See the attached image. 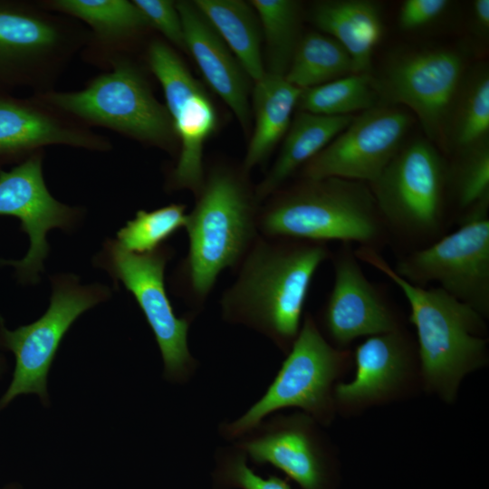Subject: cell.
<instances>
[{
	"label": "cell",
	"mask_w": 489,
	"mask_h": 489,
	"mask_svg": "<svg viewBox=\"0 0 489 489\" xmlns=\"http://www.w3.org/2000/svg\"><path fill=\"white\" fill-rule=\"evenodd\" d=\"M37 3L50 12L82 21L91 28L82 54L97 65L109 67L113 60L125 56L128 45L151 28L133 1L40 0Z\"/></svg>",
	"instance_id": "cell-21"
},
{
	"label": "cell",
	"mask_w": 489,
	"mask_h": 489,
	"mask_svg": "<svg viewBox=\"0 0 489 489\" xmlns=\"http://www.w3.org/2000/svg\"><path fill=\"white\" fill-rule=\"evenodd\" d=\"M188 51L211 89L247 129L250 120L248 76L217 32L194 2L177 1Z\"/></svg>",
	"instance_id": "cell-20"
},
{
	"label": "cell",
	"mask_w": 489,
	"mask_h": 489,
	"mask_svg": "<svg viewBox=\"0 0 489 489\" xmlns=\"http://www.w3.org/2000/svg\"><path fill=\"white\" fill-rule=\"evenodd\" d=\"M2 489H20V485L17 484H9L3 487Z\"/></svg>",
	"instance_id": "cell-37"
},
{
	"label": "cell",
	"mask_w": 489,
	"mask_h": 489,
	"mask_svg": "<svg viewBox=\"0 0 489 489\" xmlns=\"http://www.w3.org/2000/svg\"><path fill=\"white\" fill-rule=\"evenodd\" d=\"M286 355L264 394L238 418L219 425L222 437L234 442L273 413L289 408H300L320 425L332 421L333 383L346 370L350 352L331 345L306 313Z\"/></svg>",
	"instance_id": "cell-8"
},
{
	"label": "cell",
	"mask_w": 489,
	"mask_h": 489,
	"mask_svg": "<svg viewBox=\"0 0 489 489\" xmlns=\"http://www.w3.org/2000/svg\"><path fill=\"white\" fill-rule=\"evenodd\" d=\"M458 224L456 230L432 244L403 253L392 269L414 285L438 283L485 318L489 315L488 212Z\"/></svg>",
	"instance_id": "cell-11"
},
{
	"label": "cell",
	"mask_w": 489,
	"mask_h": 489,
	"mask_svg": "<svg viewBox=\"0 0 489 489\" xmlns=\"http://www.w3.org/2000/svg\"><path fill=\"white\" fill-rule=\"evenodd\" d=\"M379 95L368 73H351L327 83L302 90L299 111L323 116H347L378 106Z\"/></svg>",
	"instance_id": "cell-27"
},
{
	"label": "cell",
	"mask_w": 489,
	"mask_h": 489,
	"mask_svg": "<svg viewBox=\"0 0 489 489\" xmlns=\"http://www.w3.org/2000/svg\"><path fill=\"white\" fill-rule=\"evenodd\" d=\"M353 118L354 115L323 116L298 111L273 165L254 190L257 200L261 203L279 190L299 168L345 129Z\"/></svg>",
	"instance_id": "cell-23"
},
{
	"label": "cell",
	"mask_w": 489,
	"mask_h": 489,
	"mask_svg": "<svg viewBox=\"0 0 489 489\" xmlns=\"http://www.w3.org/2000/svg\"><path fill=\"white\" fill-rule=\"evenodd\" d=\"M246 455L232 444L218 447L214 455L212 486L214 489H293L286 479L256 474Z\"/></svg>",
	"instance_id": "cell-32"
},
{
	"label": "cell",
	"mask_w": 489,
	"mask_h": 489,
	"mask_svg": "<svg viewBox=\"0 0 489 489\" xmlns=\"http://www.w3.org/2000/svg\"><path fill=\"white\" fill-rule=\"evenodd\" d=\"M43 154L37 152L9 171L0 170V216L18 218L30 239L23 259L1 262L15 267L20 278L30 283L38 281L43 270L47 233L56 227L72 229L82 215L81 209L59 202L49 192L43 175Z\"/></svg>",
	"instance_id": "cell-16"
},
{
	"label": "cell",
	"mask_w": 489,
	"mask_h": 489,
	"mask_svg": "<svg viewBox=\"0 0 489 489\" xmlns=\"http://www.w3.org/2000/svg\"><path fill=\"white\" fill-rule=\"evenodd\" d=\"M147 18L151 28L157 29L173 45L186 51L182 21L170 0H133Z\"/></svg>",
	"instance_id": "cell-33"
},
{
	"label": "cell",
	"mask_w": 489,
	"mask_h": 489,
	"mask_svg": "<svg viewBox=\"0 0 489 489\" xmlns=\"http://www.w3.org/2000/svg\"><path fill=\"white\" fill-rule=\"evenodd\" d=\"M359 261L386 275L403 292L409 321L417 336V358L424 383L443 400L452 402L464 377L487 361L484 317L439 287L414 285L399 275L379 251L358 247Z\"/></svg>",
	"instance_id": "cell-3"
},
{
	"label": "cell",
	"mask_w": 489,
	"mask_h": 489,
	"mask_svg": "<svg viewBox=\"0 0 489 489\" xmlns=\"http://www.w3.org/2000/svg\"><path fill=\"white\" fill-rule=\"evenodd\" d=\"M332 262L334 283L321 321L335 347L402 329L390 303L364 274L351 244H342Z\"/></svg>",
	"instance_id": "cell-17"
},
{
	"label": "cell",
	"mask_w": 489,
	"mask_h": 489,
	"mask_svg": "<svg viewBox=\"0 0 489 489\" xmlns=\"http://www.w3.org/2000/svg\"><path fill=\"white\" fill-rule=\"evenodd\" d=\"M242 174L226 167L214 168L196 195L185 228L189 246L175 273L179 295L197 315L219 274L238 268L260 233V202Z\"/></svg>",
	"instance_id": "cell-2"
},
{
	"label": "cell",
	"mask_w": 489,
	"mask_h": 489,
	"mask_svg": "<svg viewBox=\"0 0 489 489\" xmlns=\"http://www.w3.org/2000/svg\"><path fill=\"white\" fill-rule=\"evenodd\" d=\"M475 24L479 32L484 34L489 30V1L475 0L473 4Z\"/></svg>",
	"instance_id": "cell-35"
},
{
	"label": "cell",
	"mask_w": 489,
	"mask_h": 489,
	"mask_svg": "<svg viewBox=\"0 0 489 489\" xmlns=\"http://www.w3.org/2000/svg\"><path fill=\"white\" fill-rule=\"evenodd\" d=\"M269 197L258 215V230L263 236L356 243L359 247L377 251L390 243L367 183L340 177L303 178Z\"/></svg>",
	"instance_id": "cell-4"
},
{
	"label": "cell",
	"mask_w": 489,
	"mask_h": 489,
	"mask_svg": "<svg viewBox=\"0 0 489 489\" xmlns=\"http://www.w3.org/2000/svg\"><path fill=\"white\" fill-rule=\"evenodd\" d=\"M331 256L324 243L260 235L222 293V319L261 333L287 354L299 334L313 276Z\"/></svg>",
	"instance_id": "cell-1"
},
{
	"label": "cell",
	"mask_w": 489,
	"mask_h": 489,
	"mask_svg": "<svg viewBox=\"0 0 489 489\" xmlns=\"http://www.w3.org/2000/svg\"><path fill=\"white\" fill-rule=\"evenodd\" d=\"M417 355L402 329L368 337L354 351V379L334 386L336 409L354 412L398 398L411 383Z\"/></svg>",
	"instance_id": "cell-19"
},
{
	"label": "cell",
	"mask_w": 489,
	"mask_h": 489,
	"mask_svg": "<svg viewBox=\"0 0 489 489\" xmlns=\"http://www.w3.org/2000/svg\"><path fill=\"white\" fill-rule=\"evenodd\" d=\"M50 305L37 321L10 331L0 318V347L15 357L12 380L0 398V410L16 397L36 394L49 404L47 378L63 336L87 310L110 297L101 284L81 285L76 276L61 274L52 280Z\"/></svg>",
	"instance_id": "cell-10"
},
{
	"label": "cell",
	"mask_w": 489,
	"mask_h": 489,
	"mask_svg": "<svg viewBox=\"0 0 489 489\" xmlns=\"http://www.w3.org/2000/svg\"><path fill=\"white\" fill-rule=\"evenodd\" d=\"M302 91L288 82L284 76L269 72L254 82L255 124L243 163L246 173L264 162L286 134Z\"/></svg>",
	"instance_id": "cell-24"
},
{
	"label": "cell",
	"mask_w": 489,
	"mask_h": 489,
	"mask_svg": "<svg viewBox=\"0 0 489 489\" xmlns=\"http://www.w3.org/2000/svg\"><path fill=\"white\" fill-rule=\"evenodd\" d=\"M319 425L303 412L276 414L232 444L254 464L278 468L301 489H340V463Z\"/></svg>",
	"instance_id": "cell-13"
},
{
	"label": "cell",
	"mask_w": 489,
	"mask_h": 489,
	"mask_svg": "<svg viewBox=\"0 0 489 489\" xmlns=\"http://www.w3.org/2000/svg\"><path fill=\"white\" fill-rule=\"evenodd\" d=\"M455 198L460 211L458 223L466 217L489 210L488 140L463 152L453 176Z\"/></svg>",
	"instance_id": "cell-30"
},
{
	"label": "cell",
	"mask_w": 489,
	"mask_h": 489,
	"mask_svg": "<svg viewBox=\"0 0 489 489\" xmlns=\"http://www.w3.org/2000/svg\"><path fill=\"white\" fill-rule=\"evenodd\" d=\"M208 20L254 82L265 74L261 43L262 30L250 4L240 0H196Z\"/></svg>",
	"instance_id": "cell-25"
},
{
	"label": "cell",
	"mask_w": 489,
	"mask_h": 489,
	"mask_svg": "<svg viewBox=\"0 0 489 489\" xmlns=\"http://www.w3.org/2000/svg\"><path fill=\"white\" fill-rule=\"evenodd\" d=\"M147 61L162 87L180 143L177 162L169 174L168 186L170 189H188L197 195L205 179L204 146L217 128L216 110L205 89L168 43L152 40L148 46Z\"/></svg>",
	"instance_id": "cell-12"
},
{
	"label": "cell",
	"mask_w": 489,
	"mask_h": 489,
	"mask_svg": "<svg viewBox=\"0 0 489 489\" xmlns=\"http://www.w3.org/2000/svg\"><path fill=\"white\" fill-rule=\"evenodd\" d=\"M411 116L390 106H376L352 121L302 168L308 179L340 177L371 184L402 147Z\"/></svg>",
	"instance_id": "cell-15"
},
{
	"label": "cell",
	"mask_w": 489,
	"mask_h": 489,
	"mask_svg": "<svg viewBox=\"0 0 489 489\" xmlns=\"http://www.w3.org/2000/svg\"><path fill=\"white\" fill-rule=\"evenodd\" d=\"M111 71L79 91L35 92L43 101L89 128L101 127L170 151L177 140L166 105L160 103L139 66L127 56Z\"/></svg>",
	"instance_id": "cell-5"
},
{
	"label": "cell",
	"mask_w": 489,
	"mask_h": 489,
	"mask_svg": "<svg viewBox=\"0 0 489 489\" xmlns=\"http://www.w3.org/2000/svg\"><path fill=\"white\" fill-rule=\"evenodd\" d=\"M464 71L458 52L427 49L400 55L373 81L379 97L408 107L435 141L446 134Z\"/></svg>",
	"instance_id": "cell-14"
},
{
	"label": "cell",
	"mask_w": 489,
	"mask_h": 489,
	"mask_svg": "<svg viewBox=\"0 0 489 489\" xmlns=\"http://www.w3.org/2000/svg\"><path fill=\"white\" fill-rule=\"evenodd\" d=\"M55 145L99 152L112 149L109 138L34 93L28 98L0 93V162H23Z\"/></svg>",
	"instance_id": "cell-18"
},
{
	"label": "cell",
	"mask_w": 489,
	"mask_h": 489,
	"mask_svg": "<svg viewBox=\"0 0 489 489\" xmlns=\"http://www.w3.org/2000/svg\"><path fill=\"white\" fill-rule=\"evenodd\" d=\"M5 370V360L2 356H0V377L2 376Z\"/></svg>",
	"instance_id": "cell-36"
},
{
	"label": "cell",
	"mask_w": 489,
	"mask_h": 489,
	"mask_svg": "<svg viewBox=\"0 0 489 489\" xmlns=\"http://www.w3.org/2000/svg\"><path fill=\"white\" fill-rule=\"evenodd\" d=\"M173 254V249L164 244L150 253L135 254L122 248L116 240H109L97 264L137 301L159 348L164 379L184 384L198 367L188 347V331L196 315L190 312L177 317L167 294L165 269Z\"/></svg>",
	"instance_id": "cell-9"
},
{
	"label": "cell",
	"mask_w": 489,
	"mask_h": 489,
	"mask_svg": "<svg viewBox=\"0 0 489 489\" xmlns=\"http://www.w3.org/2000/svg\"><path fill=\"white\" fill-rule=\"evenodd\" d=\"M187 218L186 206L182 204H170L149 212L139 210L134 219L117 232L116 241L129 252L150 253L185 227Z\"/></svg>",
	"instance_id": "cell-29"
},
{
	"label": "cell",
	"mask_w": 489,
	"mask_h": 489,
	"mask_svg": "<svg viewBox=\"0 0 489 489\" xmlns=\"http://www.w3.org/2000/svg\"><path fill=\"white\" fill-rule=\"evenodd\" d=\"M267 53L266 72L284 76L299 42L300 4L293 0H253Z\"/></svg>",
	"instance_id": "cell-28"
},
{
	"label": "cell",
	"mask_w": 489,
	"mask_h": 489,
	"mask_svg": "<svg viewBox=\"0 0 489 489\" xmlns=\"http://www.w3.org/2000/svg\"><path fill=\"white\" fill-rule=\"evenodd\" d=\"M314 24L338 41L350 53L354 73H368L373 49L381 38L383 24L377 3L369 0H329L314 5Z\"/></svg>",
	"instance_id": "cell-22"
},
{
	"label": "cell",
	"mask_w": 489,
	"mask_h": 489,
	"mask_svg": "<svg viewBox=\"0 0 489 489\" xmlns=\"http://www.w3.org/2000/svg\"><path fill=\"white\" fill-rule=\"evenodd\" d=\"M351 73L354 66L348 51L334 38L311 32L299 40L284 78L305 90Z\"/></svg>",
	"instance_id": "cell-26"
},
{
	"label": "cell",
	"mask_w": 489,
	"mask_h": 489,
	"mask_svg": "<svg viewBox=\"0 0 489 489\" xmlns=\"http://www.w3.org/2000/svg\"><path fill=\"white\" fill-rule=\"evenodd\" d=\"M449 5L447 0H406L399 9L398 25L405 31L421 28L439 17Z\"/></svg>",
	"instance_id": "cell-34"
},
{
	"label": "cell",
	"mask_w": 489,
	"mask_h": 489,
	"mask_svg": "<svg viewBox=\"0 0 489 489\" xmlns=\"http://www.w3.org/2000/svg\"><path fill=\"white\" fill-rule=\"evenodd\" d=\"M489 133V74L478 72L468 85L453 129L454 143L462 153L487 140Z\"/></svg>",
	"instance_id": "cell-31"
},
{
	"label": "cell",
	"mask_w": 489,
	"mask_h": 489,
	"mask_svg": "<svg viewBox=\"0 0 489 489\" xmlns=\"http://www.w3.org/2000/svg\"><path fill=\"white\" fill-rule=\"evenodd\" d=\"M446 166L435 146L416 139L401 147L378 179L369 184L391 239L408 247H425L448 227Z\"/></svg>",
	"instance_id": "cell-7"
},
{
	"label": "cell",
	"mask_w": 489,
	"mask_h": 489,
	"mask_svg": "<svg viewBox=\"0 0 489 489\" xmlns=\"http://www.w3.org/2000/svg\"><path fill=\"white\" fill-rule=\"evenodd\" d=\"M90 32L37 1L0 0V93L53 90Z\"/></svg>",
	"instance_id": "cell-6"
}]
</instances>
